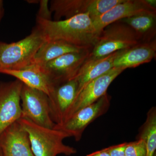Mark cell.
I'll list each match as a JSON object with an SVG mask.
<instances>
[{
    "instance_id": "cell-18",
    "label": "cell",
    "mask_w": 156,
    "mask_h": 156,
    "mask_svg": "<svg viewBox=\"0 0 156 156\" xmlns=\"http://www.w3.org/2000/svg\"><path fill=\"white\" fill-rule=\"evenodd\" d=\"M91 0H53L50 2V11L54 13V20L62 17L71 18L79 14L87 13Z\"/></svg>"
},
{
    "instance_id": "cell-7",
    "label": "cell",
    "mask_w": 156,
    "mask_h": 156,
    "mask_svg": "<svg viewBox=\"0 0 156 156\" xmlns=\"http://www.w3.org/2000/svg\"><path fill=\"white\" fill-rule=\"evenodd\" d=\"M91 49L66 53L41 66L54 86L76 78Z\"/></svg>"
},
{
    "instance_id": "cell-16",
    "label": "cell",
    "mask_w": 156,
    "mask_h": 156,
    "mask_svg": "<svg viewBox=\"0 0 156 156\" xmlns=\"http://www.w3.org/2000/svg\"><path fill=\"white\" fill-rule=\"evenodd\" d=\"M134 32L140 43L155 40L156 34V11H147L119 20Z\"/></svg>"
},
{
    "instance_id": "cell-19",
    "label": "cell",
    "mask_w": 156,
    "mask_h": 156,
    "mask_svg": "<svg viewBox=\"0 0 156 156\" xmlns=\"http://www.w3.org/2000/svg\"><path fill=\"white\" fill-rule=\"evenodd\" d=\"M137 139L142 140L145 143L146 156H156V107H153L147 112L146 119L140 129Z\"/></svg>"
},
{
    "instance_id": "cell-2",
    "label": "cell",
    "mask_w": 156,
    "mask_h": 156,
    "mask_svg": "<svg viewBox=\"0 0 156 156\" xmlns=\"http://www.w3.org/2000/svg\"><path fill=\"white\" fill-rule=\"evenodd\" d=\"M28 134L34 156H71L76 153L74 147L65 144L63 140L69 135L60 130L44 128L26 119L17 121Z\"/></svg>"
},
{
    "instance_id": "cell-4",
    "label": "cell",
    "mask_w": 156,
    "mask_h": 156,
    "mask_svg": "<svg viewBox=\"0 0 156 156\" xmlns=\"http://www.w3.org/2000/svg\"><path fill=\"white\" fill-rule=\"evenodd\" d=\"M139 43L136 34L130 27L121 21H117L102 31L87 58H101Z\"/></svg>"
},
{
    "instance_id": "cell-26",
    "label": "cell",
    "mask_w": 156,
    "mask_h": 156,
    "mask_svg": "<svg viewBox=\"0 0 156 156\" xmlns=\"http://www.w3.org/2000/svg\"><path fill=\"white\" fill-rule=\"evenodd\" d=\"M4 14V9L3 8V2L0 0V19H2Z\"/></svg>"
},
{
    "instance_id": "cell-1",
    "label": "cell",
    "mask_w": 156,
    "mask_h": 156,
    "mask_svg": "<svg viewBox=\"0 0 156 156\" xmlns=\"http://www.w3.org/2000/svg\"><path fill=\"white\" fill-rule=\"evenodd\" d=\"M36 21V27L46 41L59 40L77 47L92 48L100 35L87 13L58 21L37 17Z\"/></svg>"
},
{
    "instance_id": "cell-10",
    "label": "cell",
    "mask_w": 156,
    "mask_h": 156,
    "mask_svg": "<svg viewBox=\"0 0 156 156\" xmlns=\"http://www.w3.org/2000/svg\"><path fill=\"white\" fill-rule=\"evenodd\" d=\"M78 87L75 78L54 86L48 95L50 116L56 125H61L66 120L77 95Z\"/></svg>"
},
{
    "instance_id": "cell-6",
    "label": "cell",
    "mask_w": 156,
    "mask_h": 156,
    "mask_svg": "<svg viewBox=\"0 0 156 156\" xmlns=\"http://www.w3.org/2000/svg\"><path fill=\"white\" fill-rule=\"evenodd\" d=\"M20 101L21 118L44 128H54L56 124L50 116L49 98L46 93L23 84Z\"/></svg>"
},
{
    "instance_id": "cell-28",
    "label": "cell",
    "mask_w": 156,
    "mask_h": 156,
    "mask_svg": "<svg viewBox=\"0 0 156 156\" xmlns=\"http://www.w3.org/2000/svg\"><path fill=\"white\" fill-rule=\"evenodd\" d=\"M125 156V155H123V156Z\"/></svg>"
},
{
    "instance_id": "cell-20",
    "label": "cell",
    "mask_w": 156,
    "mask_h": 156,
    "mask_svg": "<svg viewBox=\"0 0 156 156\" xmlns=\"http://www.w3.org/2000/svg\"><path fill=\"white\" fill-rule=\"evenodd\" d=\"M124 0H91L88 14L92 20L103 15Z\"/></svg>"
},
{
    "instance_id": "cell-23",
    "label": "cell",
    "mask_w": 156,
    "mask_h": 156,
    "mask_svg": "<svg viewBox=\"0 0 156 156\" xmlns=\"http://www.w3.org/2000/svg\"><path fill=\"white\" fill-rule=\"evenodd\" d=\"M127 144V143H123L118 145L112 146L106 148L110 156L125 155V150Z\"/></svg>"
},
{
    "instance_id": "cell-14",
    "label": "cell",
    "mask_w": 156,
    "mask_h": 156,
    "mask_svg": "<svg viewBox=\"0 0 156 156\" xmlns=\"http://www.w3.org/2000/svg\"><path fill=\"white\" fill-rule=\"evenodd\" d=\"M0 73L14 76L27 87L37 89L49 95L54 86L42 68L31 64L22 69L3 70Z\"/></svg>"
},
{
    "instance_id": "cell-9",
    "label": "cell",
    "mask_w": 156,
    "mask_h": 156,
    "mask_svg": "<svg viewBox=\"0 0 156 156\" xmlns=\"http://www.w3.org/2000/svg\"><path fill=\"white\" fill-rule=\"evenodd\" d=\"M125 70L122 68L113 67L88 83L76 97L65 121L79 110L94 103L106 94L110 85Z\"/></svg>"
},
{
    "instance_id": "cell-21",
    "label": "cell",
    "mask_w": 156,
    "mask_h": 156,
    "mask_svg": "<svg viewBox=\"0 0 156 156\" xmlns=\"http://www.w3.org/2000/svg\"><path fill=\"white\" fill-rule=\"evenodd\" d=\"M147 150L145 143L141 139L127 143L125 150L126 156H146Z\"/></svg>"
},
{
    "instance_id": "cell-8",
    "label": "cell",
    "mask_w": 156,
    "mask_h": 156,
    "mask_svg": "<svg viewBox=\"0 0 156 156\" xmlns=\"http://www.w3.org/2000/svg\"><path fill=\"white\" fill-rule=\"evenodd\" d=\"M23 84L17 80L0 82V134L21 118L20 94Z\"/></svg>"
},
{
    "instance_id": "cell-11",
    "label": "cell",
    "mask_w": 156,
    "mask_h": 156,
    "mask_svg": "<svg viewBox=\"0 0 156 156\" xmlns=\"http://www.w3.org/2000/svg\"><path fill=\"white\" fill-rule=\"evenodd\" d=\"M0 148L3 156H34L28 134L17 121L0 134Z\"/></svg>"
},
{
    "instance_id": "cell-5",
    "label": "cell",
    "mask_w": 156,
    "mask_h": 156,
    "mask_svg": "<svg viewBox=\"0 0 156 156\" xmlns=\"http://www.w3.org/2000/svg\"><path fill=\"white\" fill-rule=\"evenodd\" d=\"M111 99V96L107 93L94 103L79 110L63 124L55 125L53 128L67 133L76 141H80L88 126L108 110Z\"/></svg>"
},
{
    "instance_id": "cell-13",
    "label": "cell",
    "mask_w": 156,
    "mask_h": 156,
    "mask_svg": "<svg viewBox=\"0 0 156 156\" xmlns=\"http://www.w3.org/2000/svg\"><path fill=\"white\" fill-rule=\"evenodd\" d=\"M156 53V39L148 43H139L130 48L123 50L115 58L113 67L135 68L150 62Z\"/></svg>"
},
{
    "instance_id": "cell-15",
    "label": "cell",
    "mask_w": 156,
    "mask_h": 156,
    "mask_svg": "<svg viewBox=\"0 0 156 156\" xmlns=\"http://www.w3.org/2000/svg\"><path fill=\"white\" fill-rule=\"evenodd\" d=\"M122 51H117L101 58H87L76 77L79 84L77 95L89 82L112 69L114 67L115 58Z\"/></svg>"
},
{
    "instance_id": "cell-25",
    "label": "cell",
    "mask_w": 156,
    "mask_h": 156,
    "mask_svg": "<svg viewBox=\"0 0 156 156\" xmlns=\"http://www.w3.org/2000/svg\"><path fill=\"white\" fill-rule=\"evenodd\" d=\"M147 4L152 8L156 9V0H146Z\"/></svg>"
},
{
    "instance_id": "cell-12",
    "label": "cell",
    "mask_w": 156,
    "mask_h": 156,
    "mask_svg": "<svg viewBox=\"0 0 156 156\" xmlns=\"http://www.w3.org/2000/svg\"><path fill=\"white\" fill-rule=\"evenodd\" d=\"M147 11H156L146 0H124L103 15L93 20L95 30L100 35L105 27L121 20Z\"/></svg>"
},
{
    "instance_id": "cell-3",
    "label": "cell",
    "mask_w": 156,
    "mask_h": 156,
    "mask_svg": "<svg viewBox=\"0 0 156 156\" xmlns=\"http://www.w3.org/2000/svg\"><path fill=\"white\" fill-rule=\"evenodd\" d=\"M46 41L41 32L36 27L29 35L18 41H0V71L22 69L30 65Z\"/></svg>"
},
{
    "instance_id": "cell-29",
    "label": "cell",
    "mask_w": 156,
    "mask_h": 156,
    "mask_svg": "<svg viewBox=\"0 0 156 156\" xmlns=\"http://www.w3.org/2000/svg\"><path fill=\"white\" fill-rule=\"evenodd\" d=\"M1 19H0V21H1Z\"/></svg>"
},
{
    "instance_id": "cell-27",
    "label": "cell",
    "mask_w": 156,
    "mask_h": 156,
    "mask_svg": "<svg viewBox=\"0 0 156 156\" xmlns=\"http://www.w3.org/2000/svg\"><path fill=\"white\" fill-rule=\"evenodd\" d=\"M0 156H3L2 152V151L1 150V148H0Z\"/></svg>"
},
{
    "instance_id": "cell-24",
    "label": "cell",
    "mask_w": 156,
    "mask_h": 156,
    "mask_svg": "<svg viewBox=\"0 0 156 156\" xmlns=\"http://www.w3.org/2000/svg\"><path fill=\"white\" fill-rule=\"evenodd\" d=\"M87 156H110L106 148L101 150L94 152L92 153L87 155Z\"/></svg>"
},
{
    "instance_id": "cell-22",
    "label": "cell",
    "mask_w": 156,
    "mask_h": 156,
    "mask_svg": "<svg viewBox=\"0 0 156 156\" xmlns=\"http://www.w3.org/2000/svg\"><path fill=\"white\" fill-rule=\"evenodd\" d=\"M40 8L37 15V18L45 20H51V14L50 8L48 6L49 1L48 0H41L39 1Z\"/></svg>"
},
{
    "instance_id": "cell-17",
    "label": "cell",
    "mask_w": 156,
    "mask_h": 156,
    "mask_svg": "<svg viewBox=\"0 0 156 156\" xmlns=\"http://www.w3.org/2000/svg\"><path fill=\"white\" fill-rule=\"evenodd\" d=\"M87 49L91 48L77 47L59 40H48L38 50L31 64L42 66L66 53L80 52Z\"/></svg>"
}]
</instances>
